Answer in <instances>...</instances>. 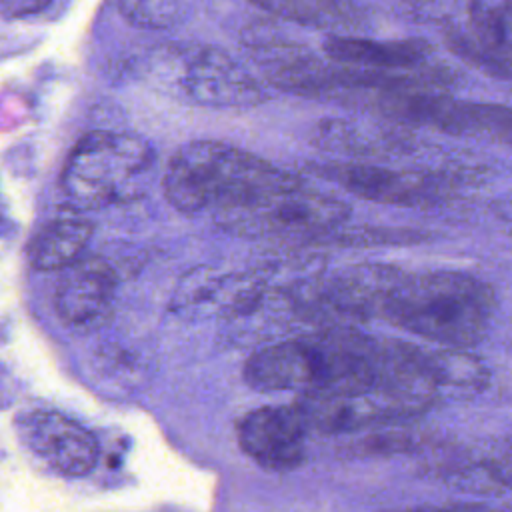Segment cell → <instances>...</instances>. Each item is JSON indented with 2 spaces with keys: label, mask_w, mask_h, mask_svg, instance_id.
<instances>
[{
  "label": "cell",
  "mask_w": 512,
  "mask_h": 512,
  "mask_svg": "<svg viewBox=\"0 0 512 512\" xmlns=\"http://www.w3.org/2000/svg\"><path fill=\"white\" fill-rule=\"evenodd\" d=\"M308 432L296 404L254 408L236 426L240 448L270 472H288L304 462Z\"/></svg>",
  "instance_id": "4fadbf2b"
},
{
  "label": "cell",
  "mask_w": 512,
  "mask_h": 512,
  "mask_svg": "<svg viewBox=\"0 0 512 512\" xmlns=\"http://www.w3.org/2000/svg\"><path fill=\"white\" fill-rule=\"evenodd\" d=\"M52 0H0L2 16L6 20H22L44 12Z\"/></svg>",
  "instance_id": "44dd1931"
},
{
  "label": "cell",
  "mask_w": 512,
  "mask_h": 512,
  "mask_svg": "<svg viewBox=\"0 0 512 512\" xmlns=\"http://www.w3.org/2000/svg\"><path fill=\"white\" fill-rule=\"evenodd\" d=\"M302 180L268 160L220 140H192L166 164L162 190L184 214L212 216L244 208L254 200Z\"/></svg>",
  "instance_id": "3957f363"
},
{
  "label": "cell",
  "mask_w": 512,
  "mask_h": 512,
  "mask_svg": "<svg viewBox=\"0 0 512 512\" xmlns=\"http://www.w3.org/2000/svg\"><path fill=\"white\" fill-rule=\"evenodd\" d=\"M436 450L428 468L448 488L480 496L512 490V436Z\"/></svg>",
  "instance_id": "7c38bea8"
},
{
  "label": "cell",
  "mask_w": 512,
  "mask_h": 512,
  "mask_svg": "<svg viewBox=\"0 0 512 512\" xmlns=\"http://www.w3.org/2000/svg\"><path fill=\"white\" fill-rule=\"evenodd\" d=\"M310 142L316 148L352 156V162H368L370 158H378L400 146L396 132L346 118H326L318 122L310 132Z\"/></svg>",
  "instance_id": "e0dca14e"
},
{
  "label": "cell",
  "mask_w": 512,
  "mask_h": 512,
  "mask_svg": "<svg viewBox=\"0 0 512 512\" xmlns=\"http://www.w3.org/2000/svg\"><path fill=\"white\" fill-rule=\"evenodd\" d=\"M384 512H498L486 504L480 502H452V504H424V506H412V508H400V510H384Z\"/></svg>",
  "instance_id": "7402d4cb"
},
{
  "label": "cell",
  "mask_w": 512,
  "mask_h": 512,
  "mask_svg": "<svg viewBox=\"0 0 512 512\" xmlns=\"http://www.w3.org/2000/svg\"><path fill=\"white\" fill-rule=\"evenodd\" d=\"M138 72L162 94L190 106L238 110L268 100L266 86L228 52L200 42L156 46Z\"/></svg>",
  "instance_id": "277c9868"
},
{
  "label": "cell",
  "mask_w": 512,
  "mask_h": 512,
  "mask_svg": "<svg viewBox=\"0 0 512 512\" xmlns=\"http://www.w3.org/2000/svg\"><path fill=\"white\" fill-rule=\"evenodd\" d=\"M120 16L136 28L164 30L184 18L182 0H114Z\"/></svg>",
  "instance_id": "ffe728a7"
},
{
  "label": "cell",
  "mask_w": 512,
  "mask_h": 512,
  "mask_svg": "<svg viewBox=\"0 0 512 512\" xmlns=\"http://www.w3.org/2000/svg\"><path fill=\"white\" fill-rule=\"evenodd\" d=\"M444 38L470 66L512 80V0H468L464 24L448 26Z\"/></svg>",
  "instance_id": "8fae6325"
},
{
  "label": "cell",
  "mask_w": 512,
  "mask_h": 512,
  "mask_svg": "<svg viewBox=\"0 0 512 512\" xmlns=\"http://www.w3.org/2000/svg\"><path fill=\"white\" fill-rule=\"evenodd\" d=\"M390 338H374L352 326L318 328L262 346L244 364V380L258 392L388 394ZM390 396V394H388Z\"/></svg>",
  "instance_id": "6da1fadb"
},
{
  "label": "cell",
  "mask_w": 512,
  "mask_h": 512,
  "mask_svg": "<svg viewBox=\"0 0 512 512\" xmlns=\"http://www.w3.org/2000/svg\"><path fill=\"white\" fill-rule=\"evenodd\" d=\"M496 308L494 288L474 274L398 268L378 320L444 348L468 350L486 338Z\"/></svg>",
  "instance_id": "7a4b0ae2"
},
{
  "label": "cell",
  "mask_w": 512,
  "mask_h": 512,
  "mask_svg": "<svg viewBox=\"0 0 512 512\" xmlns=\"http://www.w3.org/2000/svg\"><path fill=\"white\" fill-rule=\"evenodd\" d=\"M322 48L326 58L334 64L372 72H422L440 64L432 48L418 38L374 40L354 34H332Z\"/></svg>",
  "instance_id": "9a60e30c"
},
{
  "label": "cell",
  "mask_w": 512,
  "mask_h": 512,
  "mask_svg": "<svg viewBox=\"0 0 512 512\" xmlns=\"http://www.w3.org/2000/svg\"><path fill=\"white\" fill-rule=\"evenodd\" d=\"M156 162L154 148L136 134L94 130L68 152L60 172V194L72 212H94L142 194Z\"/></svg>",
  "instance_id": "5b68a950"
},
{
  "label": "cell",
  "mask_w": 512,
  "mask_h": 512,
  "mask_svg": "<svg viewBox=\"0 0 512 512\" xmlns=\"http://www.w3.org/2000/svg\"><path fill=\"white\" fill-rule=\"evenodd\" d=\"M312 172L324 180L336 182L346 192L392 206H436L450 198L454 184L442 174L390 168L372 162L336 160L314 164Z\"/></svg>",
  "instance_id": "ba28073f"
},
{
  "label": "cell",
  "mask_w": 512,
  "mask_h": 512,
  "mask_svg": "<svg viewBox=\"0 0 512 512\" xmlns=\"http://www.w3.org/2000/svg\"><path fill=\"white\" fill-rule=\"evenodd\" d=\"M296 406L310 432L320 434L372 432L394 424H406L424 414L412 404L382 392L300 396Z\"/></svg>",
  "instance_id": "30bf717a"
},
{
  "label": "cell",
  "mask_w": 512,
  "mask_h": 512,
  "mask_svg": "<svg viewBox=\"0 0 512 512\" xmlns=\"http://www.w3.org/2000/svg\"><path fill=\"white\" fill-rule=\"evenodd\" d=\"M118 276L110 262L102 258H82L54 290L56 316L70 328L90 332L108 322L114 310Z\"/></svg>",
  "instance_id": "5bb4252c"
},
{
  "label": "cell",
  "mask_w": 512,
  "mask_h": 512,
  "mask_svg": "<svg viewBox=\"0 0 512 512\" xmlns=\"http://www.w3.org/2000/svg\"><path fill=\"white\" fill-rule=\"evenodd\" d=\"M350 216L348 204L298 180L244 208L214 216L218 228L242 238H306L336 232Z\"/></svg>",
  "instance_id": "8992f818"
},
{
  "label": "cell",
  "mask_w": 512,
  "mask_h": 512,
  "mask_svg": "<svg viewBox=\"0 0 512 512\" xmlns=\"http://www.w3.org/2000/svg\"><path fill=\"white\" fill-rule=\"evenodd\" d=\"M94 224L80 216H60L46 222L28 244L30 266L38 272L68 270L84 256Z\"/></svg>",
  "instance_id": "2e32d148"
},
{
  "label": "cell",
  "mask_w": 512,
  "mask_h": 512,
  "mask_svg": "<svg viewBox=\"0 0 512 512\" xmlns=\"http://www.w3.org/2000/svg\"><path fill=\"white\" fill-rule=\"evenodd\" d=\"M502 212H504V216H506V218H510V220H512V198H508V200L504 202V210H502Z\"/></svg>",
  "instance_id": "603a6c76"
},
{
  "label": "cell",
  "mask_w": 512,
  "mask_h": 512,
  "mask_svg": "<svg viewBox=\"0 0 512 512\" xmlns=\"http://www.w3.org/2000/svg\"><path fill=\"white\" fill-rule=\"evenodd\" d=\"M14 426L20 442L60 476H86L98 462L100 450L92 432L62 412L26 410L18 414Z\"/></svg>",
  "instance_id": "9c48e42d"
},
{
  "label": "cell",
  "mask_w": 512,
  "mask_h": 512,
  "mask_svg": "<svg viewBox=\"0 0 512 512\" xmlns=\"http://www.w3.org/2000/svg\"><path fill=\"white\" fill-rule=\"evenodd\" d=\"M424 446H432V440L418 430L404 428V424H394L386 428L372 430V434L362 436L358 442L348 444V452L352 456H372V454H404L416 452Z\"/></svg>",
  "instance_id": "d6986e66"
},
{
  "label": "cell",
  "mask_w": 512,
  "mask_h": 512,
  "mask_svg": "<svg viewBox=\"0 0 512 512\" xmlns=\"http://www.w3.org/2000/svg\"><path fill=\"white\" fill-rule=\"evenodd\" d=\"M266 12L304 26L350 34L364 22V12L356 0H250Z\"/></svg>",
  "instance_id": "ac0fdd59"
},
{
  "label": "cell",
  "mask_w": 512,
  "mask_h": 512,
  "mask_svg": "<svg viewBox=\"0 0 512 512\" xmlns=\"http://www.w3.org/2000/svg\"><path fill=\"white\" fill-rule=\"evenodd\" d=\"M372 114L396 124L424 126L450 136H484L512 140V106L460 100L450 90L410 88L392 92Z\"/></svg>",
  "instance_id": "52a82bcc"
}]
</instances>
